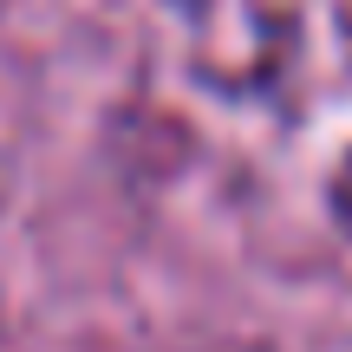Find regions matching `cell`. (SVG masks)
Wrapping results in <instances>:
<instances>
[{"instance_id":"1","label":"cell","mask_w":352,"mask_h":352,"mask_svg":"<svg viewBox=\"0 0 352 352\" xmlns=\"http://www.w3.org/2000/svg\"><path fill=\"white\" fill-rule=\"evenodd\" d=\"M333 202H340V215L352 222V157L340 164V176H333Z\"/></svg>"}]
</instances>
